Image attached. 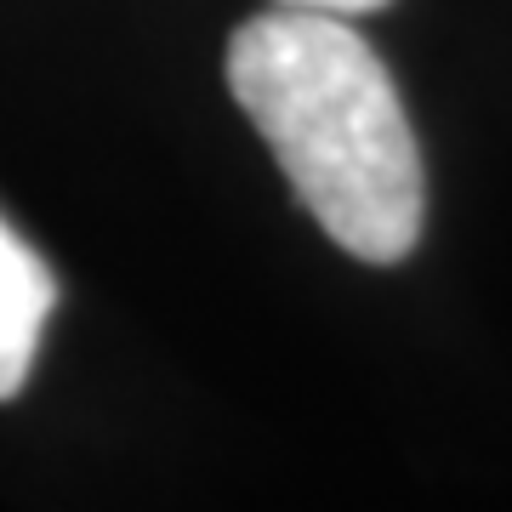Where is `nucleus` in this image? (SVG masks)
<instances>
[{
  "instance_id": "obj_1",
  "label": "nucleus",
  "mask_w": 512,
  "mask_h": 512,
  "mask_svg": "<svg viewBox=\"0 0 512 512\" xmlns=\"http://www.w3.org/2000/svg\"><path fill=\"white\" fill-rule=\"evenodd\" d=\"M228 92L285 165L296 200L359 262L421 239V148L382 57L342 12L274 6L228 40Z\"/></svg>"
},
{
  "instance_id": "obj_2",
  "label": "nucleus",
  "mask_w": 512,
  "mask_h": 512,
  "mask_svg": "<svg viewBox=\"0 0 512 512\" xmlns=\"http://www.w3.org/2000/svg\"><path fill=\"white\" fill-rule=\"evenodd\" d=\"M57 308V279L40 251L0 217V404L18 399L35 370L46 319Z\"/></svg>"
},
{
  "instance_id": "obj_3",
  "label": "nucleus",
  "mask_w": 512,
  "mask_h": 512,
  "mask_svg": "<svg viewBox=\"0 0 512 512\" xmlns=\"http://www.w3.org/2000/svg\"><path fill=\"white\" fill-rule=\"evenodd\" d=\"M274 6H308V12H342V18H359V12H382L387 0H274Z\"/></svg>"
}]
</instances>
